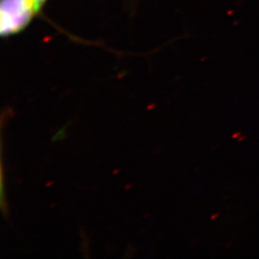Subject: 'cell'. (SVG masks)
I'll return each instance as SVG.
<instances>
[{
	"label": "cell",
	"mask_w": 259,
	"mask_h": 259,
	"mask_svg": "<svg viewBox=\"0 0 259 259\" xmlns=\"http://www.w3.org/2000/svg\"><path fill=\"white\" fill-rule=\"evenodd\" d=\"M42 8L39 0H0L2 38H9L25 30Z\"/></svg>",
	"instance_id": "cell-1"
},
{
	"label": "cell",
	"mask_w": 259,
	"mask_h": 259,
	"mask_svg": "<svg viewBox=\"0 0 259 259\" xmlns=\"http://www.w3.org/2000/svg\"><path fill=\"white\" fill-rule=\"evenodd\" d=\"M40 2H41L42 5H45V4H46V2H47V0H39Z\"/></svg>",
	"instance_id": "cell-2"
}]
</instances>
